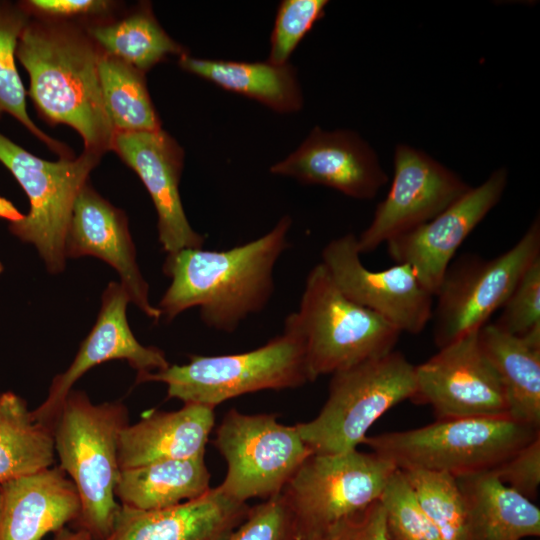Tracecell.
<instances>
[{
  "label": "cell",
  "mask_w": 540,
  "mask_h": 540,
  "mask_svg": "<svg viewBox=\"0 0 540 540\" xmlns=\"http://www.w3.org/2000/svg\"><path fill=\"white\" fill-rule=\"evenodd\" d=\"M288 215L265 235L228 250L187 248L166 255L163 273L171 280L158 309L166 322L193 307L207 327L234 332L262 311L274 293V268L289 247Z\"/></svg>",
  "instance_id": "obj_1"
},
{
  "label": "cell",
  "mask_w": 540,
  "mask_h": 540,
  "mask_svg": "<svg viewBox=\"0 0 540 540\" xmlns=\"http://www.w3.org/2000/svg\"><path fill=\"white\" fill-rule=\"evenodd\" d=\"M100 48L83 29L64 20H29L16 58L30 78L28 94L52 124L76 130L84 151L101 157L115 135L102 95Z\"/></svg>",
  "instance_id": "obj_2"
},
{
  "label": "cell",
  "mask_w": 540,
  "mask_h": 540,
  "mask_svg": "<svg viewBox=\"0 0 540 540\" xmlns=\"http://www.w3.org/2000/svg\"><path fill=\"white\" fill-rule=\"evenodd\" d=\"M128 424L122 401L95 404L84 391L72 389L53 425L59 467L80 499L77 528L93 540L109 536L120 508L115 496L120 473L118 443Z\"/></svg>",
  "instance_id": "obj_3"
},
{
  "label": "cell",
  "mask_w": 540,
  "mask_h": 540,
  "mask_svg": "<svg viewBox=\"0 0 540 540\" xmlns=\"http://www.w3.org/2000/svg\"><path fill=\"white\" fill-rule=\"evenodd\" d=\"M284 329L300 338L312 382L393 351L401 335L346 297L321 262L309 271L298 310L286 317Z\"/></svg>",
  "instance_id": "obj_4"
},
{
  "label": "cell",
  "mask_w": 540,
  "mask_h": 540,
  "mask_svg": "<svg viewBox=\"0 0 540 540\" xmlns=\"http://www.w3.org/2000/svg\"><path fill=\"white\" fill-rule=\"evenodd\" d=\"M540 435L510 416L437 419L429 425L366 437L363 444L397 469H425L460 477L492 470Z\"/></svg>",
  "instance_id": "obj_5"
},
{
  "label": "cell",
  "mask_w": 540,
  "mask_h": 540,
  "mask_svg": "<svg viewBox=\"0 0 540 540\" xmlns=\"http://www.w3.org/2000/svg\"><path fill=\"white\" fill-rule=\"evenodd\" d=\"M160 382L167 398L215 408L237 396L262 390L296 388L312 382L300 338L284 329L254 350L190 357L183 365L137 374L136 384Z\"/></svg>",
  "instance_id": "obj_6"
},
{
  "label": "cell",
  "mask_w": 540,
  "mask_h": 540,
  "mask_svg": "<svg viewBox=\"0 0 540 540\" xmlns=\"http://www.w3.org/2000/svg\"><path fill=\"white\" fill-rule=\"evenodd\" d=\"M416 390L415 365L398 351L332 374L328 398L312 420L296 428L314 454L357 449L368 429Z\"/></svg>",
  "instance_id": "obj_7"
},
{
  "label": "cell",
  "mask_w": 540,
  "mask_h": 540,
  "mask_svg": "<svg viewBox=\"0 0 540 540\" xmlns=\"http://www.w3.org/2000/svg\"><path fill=\"white\" fill-rule=\"evenodd\" d=\"M396 469L373 451L312 454L281 492L296 540L329 537L343 521L379 500Z\"/></svg>",
  "instance_id": "obj_8"
},
{
  "label": "cell",
  "mask_w": 540,
  "mask_h": 540,
  "mask_svg": "<svg viewBox=\"0 0 540 540\" xmlns=\"http://www.w3.org/2000/svg\"><path fill=\"white\" fill-rule=\"evenodd\" d=\"M100 157L83 152L57 161L41 159L0 133V162L11 172L29 200V211L9 222V232L32 245L46 270L66 267L65 239L74 203Z\"/></svg>",
  "instance_id": "obj_9"
},
{
  "label": "cell",
  "mask_w": 540,
  "mask_h": 540,
  "mask_svg": "<svg viewBox=\"0 0 540 540\" xmlns=\"http://www.w3.org/2000/svg\"><path fill=\"white\" fill-rule=\"evenodd\" d=\"M539 257L537 217L513 247L499 256L485 259L466 254L451 262L434 296L431 320L438 348L486 325Z\"/></svg>",
  "instance_id": "obj_10"
},
{
  "label": "cell",
  "mask_w": 540,
  "mask_h": 540,
  "mask_svg": "<svg viewBox=\"0 0 540 540\" xmlns=\"http://www.w3.org/2000/svg\"><path fill=\"white\" fill-rule=\"evenodd\" d=\"M214 445L227 463L218 487L244 503L281 494L314 454L296 426L281 424L276 414H244L236 409L229 410L217 427Z\"/></svg>",
  "instance_id": "obj_11"
},
{
  "label": "cell",
  "mask_w": 540,
  "mask_h": 540,
  "mask_svg": "<svg viewBox=\"0 0 540 540\" xmlns=\"http://www.w3.org/2000/svg\"><path fill=\"white\" fill-rule=\"evenodd\" d=\"M415 380L411 400L430 405L437 419L510 416L504 385L481 346L479 330L416 365Z\"/></svg>",
  "instance_id": "obj_12"
},
{
  "label": "cell",
  "mask_w": 540,
  "mask_h": 540,
  "mask_svg": "<svg viewBox=\"0 0 540 540\" xmlns=\"http://www.w3.org/2000/svg\"><path fill=\"white\" fill-rule=\"evenodd\" d=\"M470 188L458 174L425 152L406 144L397 145L392 184L377 205L371 223L357 237L359 253H370L426 223Z\"/></svg>",
  "instance_id": "obj_13"
},
{
  "label": "cell",
  "mask_w": 540,
  "mask_h": 540,
  "mask_svg": "<svg viewBox=\"0 0 540 540\" xmlns=\"http://www.w3.org/2000/svg\"><path fill=\"white\" fill-rule=\"evenodd\" d=\"M360 256L357 237L348 233L325 245L321 263L350 300L376 313L401 333L419 334L432 317V293L408 264L396 263L372 271L363 265Z\"/></svg>",
  "instance_id": "obj_14"
},
{
  "label": "cell",
  "mask_w": 540,
  "mask_h": 540,
  "mask_svg": "<svg viewBox=\"0 0 540 540\" xmlns=\"http://www.w3.org/2000/svg\"><path fill=\"white\" fill-rule=\"evenodd\" d=\"M507 177L505 168L495 170L431 220L389 240L390 257L411 266L435 296L458 248L500 201Z\"/></svg>",
  "instance_id": "obj_15"
},
{
  "label": "cell",
  "mask_w": 540,
  "mask_h": 540,
  "mask_svg": "<svg viewBox=\"0 0 540 540\" xmlns=\"http://www.w3.org/2000/svg\"><path fill=\"white\" fill-rule=\"evenodd\" d=\"M130 303L120 282L111 281L101 295L99 313L92 329L82 341L73 361L51 381L44 401L34 410V417L53 428L56 417L74 384L90 369L111 360H125L137 374L156 372L170 364L165 353L154 346L141 344L127 319Z\"/></svg>",
  "instance_id": "obj_16"
},
{
  "label": "cell",
  "mask_w": 540,
  "mask_h": 540,
  "mask_svg": "<svg viewBox=\"0 0 540 540\" xmlns=\"http://www.w3.org/2000/svg\"><path fill=\"white\" fill-rule=\"evenodd\" d=\"M138 175L157 213L158 240L166 254L202 248L205 237L190 225L183 209L179 183L183 150L165 131L118 133L112 149Z\"/></svg>",
  "instance_id": "obj_17"
},
{
  "label": "cell",
  "mask_w": 540,
  "mask_h": 540,
  "mask_svg": "<svg viewBox=\"0 0 540 540\" xmlns=\"http://www.w3.org/2000/svg\"><path fill=\"white\" fill-rule=\"evenodd\" d=\"M136 255L125 212L100 195L88 181L74 203L65 239L66 259L92 256L107 263L118 273L130 303L157 323L161 312L150 302L149 285Z\"/></svg>",
  "instance_id": "obj_18"
},
{
  "label": "cell",
  "mask_w": 540,
  "mask_h": 540,
  "mask_svg": "<svg viewBox=\"0 0 540 540\" xmlns=\"http://www.w3.org/2000/svg\"><path fill=\"white\" fill-rule=\"evenodd\" d=\"M270 171L303 184L324 185L356 199H373L388 182L377 154L358 134L319 127Z\"/></svg>",
  "instance_id": "obj_19"
},
{
  "label": "cell",
  "mask_w": 540,
  "mask_h": 540,
  "mask_svg": "<svg viewBox=\"0 0 540 540\" xmlns=\"http://www.w3.org/2000/svg\"><path fill=\"white\" fill-rule=\"evenodd\" d=\"M249 508L219 487L158 510L140 511L120 505L105 540H226Z\"/></svg>",
  "instance_id": "obj_20"
},
{
  "label": "cell",
  "mask_w": 540,
  "mask_h": 540,
  "mask_svg": "<svg viewBox=\"0 0 540 540\" xmlns=\"http://www.w3.org/2000/svg\"><path fill=\"white\" fill-rule=\"evenodd\" d=\"M81 504L73 482L59 467L0 484V540H43L76 522Z\"/></svg>",
  "instance_id": "obj_21"
},
{
  "label": "cell",
  "mask_w": 540,
  "mask_h": 540,
  "mask_svg": "<svg viewBox=\"0 0 540 540\" xmlns=\"http://www.w3.org/2000/svg\"><path fill=\"white\" fill-rule=\"evenodd\" d=\"M214 423V409L200 404L186 403L176 411L151 412L121 431L120 470L204 456Z\"/></svg>",
  "instance_id": "obj_22"
},
{
  "label": "cell",
  "mask_w": 540,
  "mask_h": 540,
  "mask_svg": "<svg viewBox=\"0 0 540 540\" xmlns=\"http://www.w3.org/2000/svg\"><path fill=\"white\" fill-rule=\"evenodd\" d=\"M467 515V540H523L540 535V509L491 471L456 477Z\"/></svg>",
  "instance_id": "obj_23"
},
{
  "label": "cell",
  "mask_w": 540,
  "mask_h": 540,
  "mask_svg": "<svg viewBox=\"0 0 540 540\" xmlns=\"http://www.w3.org/2000/svg\"><path fill=\"white\" fill-rule=\"evenodd\" d=\"M210 489L204 456L121 469L115 488L119 504L151 511L197 498Z\"/></svg>",
  "instance_id": "obj_24"
},
{
  "label": "cell",
  "mask_w": 540,
  "mask_h": 540,
  "mask_svg": "<svg viewBox=\"0 0 540 540\" xmlns=\"http://www.w3.org/2000/svg\"><path fill=\"white\" fill-rule=\"evenodd\" d=\"M179 65L225 90L253 98L278 112H294L302 107L295 69L288 63L210 60L183 54Z\"/></svg>",
  "instance_id": "obj_25"
},
{
  "label": "cell",
  "mask_w": 540,
  "mask_h": 540,
  "mask_svg": "<svg viewBox=\"0 0 540 540\" xmlns=\"http://www.w3.org/2000/svg\"><path fill=\"white\" fill-rule=\"evenodd\" d=\"M481 346L504 385L510 417L540 428V344L486 324Z\"/></svg>",
  "instance_id": "obj_26"
},
{
  "label": "cell",
  "mask_w": 540,
  "mask_h": 540,
  "mask_svg": "<svg viewBox=\"0 0 540 540\" xmlns=\"http://www.w3.org/2000/svg\"><path fill=\"white\" fill-rule=\"evenodd\" d=\"M55 457L53 428L16 393H0V484L48 469Z\"/></svg>",
  "instance_id": "obj_27"
},
{
  "label": "cell",
  "mask_w": 540,
  "mask_h": 540,
  "mask_svg": "<svg viewBox=\"0 0 540 540\" xmlns=\"http://www.w3.org/2000/svg\"><path fill=\"white\" fill-rule=\"evenodd\" d=\"M100 50L145 73L170 55L186 54L160 26L149 5L126 17L86 29Z\"/></svg>",
  "instance_id": "obj_28"
},
{
  "label": "cell",
  "mask_w": 540,
  "mask_h": 540,
  "mask_svg": "<svg viewBox=\"0 0 540 540\" xmlns=\"http://www.w3.org/2000/svg\"><path fill=\"white\" fill-rule=\"evenodd\" d=\"M98 69L104 104L115 134L161 129L143 72L102 51Z\"/></svg>",
  "instance_id": "obj_29"
},
{
  "label": "cell",
  "mask_w": 540,
  "mask_h": 540,
  "mask_svg": "<svg viewBox=\"0 0 540 540\" xmlns=\"http://www.w3.org/2000/svg\"><path fill=\"white\" fill-rule=\"evenodd\" d=\"M29 20L21 4L0 3V116H13L60 158H70L67 148L40 130L27 112L26 91L15 60L18 40Z\"/></svg>",
  "instance_id": "obj_30"
},
{
  "label": "cell",
  "mask_w": 540,
  "mask_h": 540,
  "mask_svg": "<svg viewBox=\"0 0 540 540\" xmlns=\"http://www.w3.org/2000/svg\"><path fill=\"white\" fill-rule=\"evenodd\" d=\"M401 471L442 539L467 540L466 506L456 477L425 469Z\"/></svg>",
  "instance_id": "obj_31"
},
{
  "label": "cell",
  "mask_w": 540,
  "mask_h": 540,
  "mask_svg": "<svg viewBox=\"0 0 540 540\" xmlns=\"http://www.w3.org/2000/svg\"><path fill=\"white\" fill-rule=\"evenodd\" d=\"M379 501L392 540H443L401 470L396 469L391 475Z\"/></svg>",
  "instance_id": "obj_32"
},
{
  "label": "cell",
  "mask_w": 540,
  "mask_h": 540,
  "mask_svg": "<svg viewBox=\"0 0 540 540\" xmlns=\"http://www.w3.org/2000/svg\"><path fill=\"white\" fill-rule=\"evenodd\" d=\"M326 0H284L271 34L269 62L286 64L299 42L325 14Z\"/></svg>",
  "instance_id": "obj_33"
},
{
  "label": "cell",
  "mask_w": 540,
  "mask_h": 540,
  "mask_svg": "<svg viewBox=\"0 0 540 540\" xmlns=\"http://www.w3.org/2000/svg\"><path fill=\"white\" fill-rule=\"evenodd\" d=\"M495 325L517 337H540V257L521 277Z\"/></svg>",
  "instance_id": "obj_34"
},
{
  "label": "cell",
  "mask_w": 540,
  "mask_h": 540,
  "mask_svg": "<svg viewBox=\"0 0 540 540\" xmlns=\"http://www.w3.org/2000/svg\"><path fill=\"white\" fill-rule=\"evenodd\" d=\"M226 540H296L294 524L281 494L249 508Z\"/></svg>",
  "instance_id": "obj_35"
},
{
  "label": "cell",
  "mask_w": 540,
  "mask_h": 540,
  "mask_svg": "<svg viewBox=\"0 0 540 540\" xmlns=\"http://www.w3.org/2000/svg\"><path fill=\"white\" fill-rule=\"evenodd\" d=\"M491 471L508 487L529 500L534 499L540 485V435L516 450Z\"/></svg>",
  "instance_id": "obj_36"
},
{
  "label": "cell",
  "mask_w": 540,
  "mask_h": 540,
  "mask_svg": "<svg viewBox=\"0 0 540 540\" xmlns=\"http://www.w3.org/2000/svg\"><path fill=\"white\" fill-rule=\"evenodd\" d=\"M330 540H392L386 516L379 500L339 524Z\"/></svg>",
  "instance_id": "obj_37"
},
{
  "label": "cell",
  "mask_w": 540,
  "mask_h": 540,
  "mask_svg": "<svg viewBox=\"0 0 540 540\" xmlns=\"http://www.w3.org/2000/svg\"><path fill=\"white\" fill-rule=\"evenodd\" d=\"M21 5L29 14L57 20L101 16L113 7L112 2L106 0H30Z\"/></svg>",
  "instance_id": "obj_38"
},
{
  "label": "cell",
  "mask_w": 540,
  "mask_h": 540,
  "mask_svg": "<svg viewBox=\"0 0 540 540\" xmlns=\"http://www.w3.org/2000/svg\"><path fill=\"white\" fill-rule=\"evenodd\" d=\"M52 540H93V538L84 529L71 530L65 527L56 532Z\"/></svg>",
  "instance_id": "obj_39"
},
{
  "label": "cell",
  "mask_w": 540,
  "mask_h": 540,
  "mask_svg": "<svg viewBox=\"0 0 540 540\" xmlns=\"http://www.w3.org/2000/svg\"><path fill=\"white\" fill-rule=\"evenodd\" d=\"M21 216V213L8 200L0 196V217L7 219L9 222L16 220Z\"/></svg>",
  "instance_id": "obj_40"
},
{
  "label": "cell",
  "mask_w": 540,
  "mask_h": 540,
  "mask_svg": "<svg viewBox=\"0 0 540 540\" xmlns=\"http://www.w3.org/2000/svg\"><path fill=\"white\" fill-rule=\"evenodd\" d=\"M3 271H4V265L0 260V275L3 273Z\"/></svg>",
  "instance_id": "obj_41"
},
{
  "label": "cell",
  "mask_w": 540,
  "mask_h": 540,
  "mask_svg": "<svg viewBox=\"0 0 540 540\" xmlns=\"http://www.w3.org/2000/svg\"><path fill=\"white\" fill-rule=\"evenodd\" d=\"M320 540H330V538H329V537H327V538H324V539H320Z\"/></svg>",
  "instance_id": "obj_42"
}]
</instances>
